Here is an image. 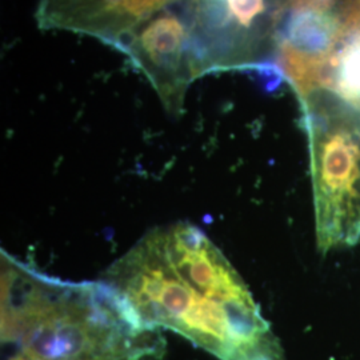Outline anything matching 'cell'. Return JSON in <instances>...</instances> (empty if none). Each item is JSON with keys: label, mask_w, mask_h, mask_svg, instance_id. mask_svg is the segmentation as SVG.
<instances>
[{"label": "cell", "mask_w": 360, "mask_h": 360, "mask_svg": "<svg viewBox=\"0 0 360 360\" xmlns=\"http://www.w3.org/2000/svg\"><path fill=\"white\" fill-rule=\"evenodd\" d=\"M3 360H158L160 330L105 282H65L1 251Z\"/></svg>", "instance_id": "cell-2"}, {"label": "cell", "mask_w": 360, "mask_h": 360, "mask_svg": "<svg viewBox=\"0 0 360 360\" xmlns=\"http://www.w3.org/2000/svg\"><path fill=\"white\" fill-rule=\"evenodd\" d=\"M150 327L167 328L220 360H285L240 275L190 223L159 227L104 274Z\"/></svg>", "instance_id": "cell-1"}, {"label": "cell", "mask_w": 360, "mask_h": 360, "mask_svg": "<svg viewBox=\"0 0 360 360\" xmlns=\"http://www.w3.org/2000/svg\"><path fill=\"white\" fill-rule=\"evenodd\" d=\"M335 92L360 108V34L343 40Z\"/></svg>", "instance_id": "cell-8"}, {"label": "cell", "mask_w": 360, "mask_h": 360, "mask_svg": "<svg viewBox=\"0 0 360 360\" xmlns=\"http://www.w3.org/2000/svg\"><path fill=\"white\" fill-rule=\"evenodd\" d=\"M278 68L292 86L299 101H304L316 92L336 89L339 53H311L299 50L281 40L276 49Z\"/></svg>", "instance_id": "cell-6"}, {"label": "cell", "mask_w": 360, "mask_h": 360, "mask_svg": "<svg viewBox=\"0 0 360 360\" xmlns=\"http://www.w3.org/2000/svg\"><path fill=\"white\" fill-rule=\"evenodd\" d=\"M309 135L316 245L322 254L360 240V108L316 92L302 101Z\"/></svg>", "instance_id": "cell-3"}, {"label": "cell", "mask_w": 360, "mask_h": 360, "mask_svg": "<svg viewBox=\"0 0 360 360\" xmlns=\"http://www.w3.org/2000/svg\"><path fill=\"white\" fill-rule=\"evenodd\" d=\"M181 0H40V30L99 39L117 51L141 27Z\"/></svg>", "instance_id": "cell-5"}, {"label": "cell", "mask_w": 360, "mask_h": 360, "mask_svg": "<svg viewBox=\"0 0 360 360\" xmlns=\"http://www.w3.org/2000/svg\"><path fill=\"white\" fill-rule=\"evenodd\" d=\"M287 4L296 11H316L326 13L334 3V0H285Z\"/></svg>", "instance_id": "cell-9"}, {"label": "cell", "mask_w": 360, "mask_h": 360, "mask_svg": "<svg viewBox=\"0 0 360 360\" xmlns=\"http://www.w3.org/2000/svg\"><path fill=\"white\" fill-rule=\"evenodd\" d=\"M153 84L169 114L183 111L188 87L210 74L188 0L144 23L119 50Z\"/></svg>", "instance_id": "cell-4"}, {"label": "cell", "mask_w": 360, "mask_h": 360, "mask_svg": "<svg viewBox=\"0 0 360 360\" xmlns=\"http://www.w3.org/2000/svg\"><path fill=\"white\" fill-rule=\"evenodd\" d=\"M279 37L296 49L311 53H331L340 50V44H343L338 20L316 11L290 13Z\"/></svg>", "instance_id": "cell-7"}]
</instances>
